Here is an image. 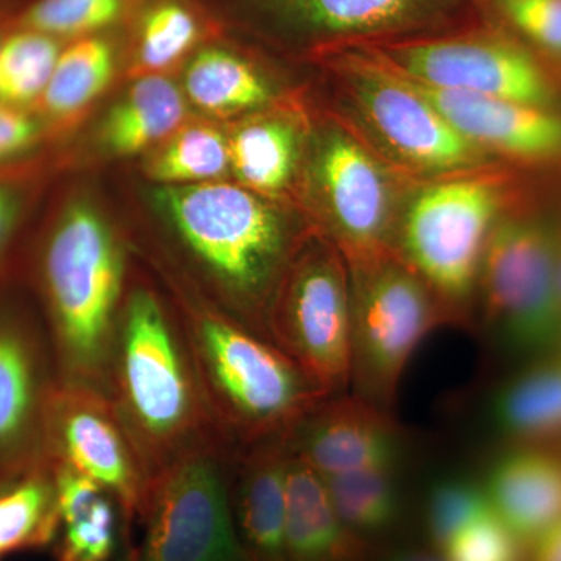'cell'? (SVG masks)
I'll return each mask as SVG.
<instances>
[{
  "label": "cell",
  "mask_w": 561,
  "mask_h": 561,
  "mask_svg": "<svg viewBox=\"0 0 561 561\" xmlns=\"http://www.w3.org/2000/svg\"><path fill=\"white\" fill-rule=\"evenodd\" d=\"M153 202L198 295L271 341L273 300L306 232L272 198L242 184L158 186Z\"/></svg>",
  "instance_id": "obj_1"
},
{
  "label": "cell",
  "mask_w": 561,
  "mask_h": 561,
  "mask_svg": "<svg viewBox=\"0 0 561 561\" xmlns=\"http://www.w3.org/2000/svg\"><path fill=\"white\" fill-rule=\"evenodd\" d=\"M103 394L151 478L194 449L231 445L210 413L175 306L149 280L130 276L106 357Z\"/></svg>",
  "instance_id": "obj_2"
},
{
  "label": "cell",
  "mask_w": 561,
  "mask_h": 561,
  "mask_svg": "<svg viewBox=\"0 0 561 561\" xmlns=\"http://www.w3.org/2000/svg\"><path fill=\"white\" fill-rule=\"evenodd\" d=\"M32 273L60 383L103 393L131 276L127 247L94 206L73 202L41 241Z\"/></svg>",
  "instance_id": "obj_3"
},
{
  "label": "cell",
  "mask_w": 561,
  "mask_h": 561,
  "mask_svg": "<svg viewBox=\"0 0 561 561\" xmlns=\"http://www.w3.org/2000/svg\"><path fill=\"white\" fill-rule=\"evenodd\" d=\"M173 306L214 421L236 448L286 437L331 397L275 343L202 295L181 289Z\"/></svg>",
  "instance_id": "obj_4"
},
{
  "label": "cell",
  "mask_w": 561,
  "mask_h": 561,
  "mask_svg": "<svg viewBox=\"0 0 561 561\" xmlns=\"http://www.w3.org/2000/svg\"><path fill=\"white\" fill-rule=\"evenodd\" d=\"M482 171L424 180L405 195L393 249L434 291L449 323L468 327L490 232L501 219V181Z\"/></svg>",
  "instance_id": "obj_5"
},
{
  "label": "cell",
  "mask_w": 561,
  "mask_h": 561,
  "mask_svg": "<svg viewBox=\"0 0 561 561\" xmlns=\"http://www.w3.org/2000/svg\"><path fill=\"white\" fill-rule=\"evenodd\" d=\"M350 278L351 393L393 412L398 387L420 343L448 316L398 251L345 256Z\"/></svg>",
  "instance_id": "obj_6"
},
{
  "label": "cell",
  "mask_w": 561,
  "mask_h": 561,
  "mask_svg": "<svg viewBox=\"0 0 561 561\" xmlns=\"http://www.w3.org/2000/svg\"><path fill=\"white\" fill-rule=\"evenodd\" d=\"M301 169L319 231L343 256L393 249L405 175L350 122H321L306 142Z\"/></svg>",
  "instance_id": "obj_7"
},
{
  "label": "cell",
  "mask_w": 561,
  "mask_h": 561,
  "mask_svg": "<svg viewBox=\"0 0 561 561\" xmlns=\"http://www.w3.org/2000/svg\"><path fill=\"white\" fill-rule=\"evenodd\" d=\"M327 57L341 76L353 127L405 176L432 180L489 169L493 157L454 130L408 81L353 49Z\"/></svg>",
  "instance_id": "obj_8"
},
{
  "label": "cell",
  "mask_w": 561,
  "mask_h": 561,
  "mask_svg": "<svg viewBox=\"0 0 561 561\" xmlns=\"http://www.w3.org/2000/svg\"><path fill=\"white\" fill-rule=\"evenodd\" d=\"M236 449L214 443L158 472L138 523L142 538L124 561H253L232 513Z\"/></svg>",
  "instance_id": "obj_9"
},
{
  "label": "cell",
  "mask_w": 561,
  "mask_h": 561,
  "mask_svg": "<svg viewBox=\"0 0 561 561\" xmlns=\"http://www.w3.org/2000/svg\"><path fill=\"white\" fill-rule=\"evenodd\" d=\"M268 334L331 397L350 391L348 267L323 232H306L291 256L273 300Z\"/></svg>",
  "instance_id": "obj_10"
},
{
  "label": "cell",
  "mask_w": 561,
  "mask_h": 561,
  "mask_svg": "<svg viewBox=\"0 0 561 561\" xmlns=\"http://www.w3.org/2000/svg\"><path fill=\"white\" fill-rule=\"evenodd\" d=\"M483 321L519 354H545L561 342L556 234L540 221L501 217L483 251L478 283Z\"/></svg>",
  "instance_id": "obj_11"
},
{
  "label": "cell",
  "mask_w": 561,
  "mask_h": 561,
  "mask_svg": "<svg viewBox=\"0 0 561 561\" xmlns=\"http://www.w3.org/2000/svg\"><path fill=\"white\" fill-rule=\"evenodd\" d=\"M481 9L482 0H239L257 31L323 55L460 31L479 24Z\"/></svg>",
  "instance_id": "obj_12"
},
{
  "label": "cell",
  "mask_w": 561,
  "mask_h": 561,
  "mask_svg": "<svg viewBox=\"0 0 561 561\" xmlns=\"http://www.w3.org/2000/svg\"><path fill=\"white\" fill-rule=\"evenodd\" d=\"M424 87L474 92L551 108V81L538 61L481 22L460 31L343 47Z\"/></svg>",
  "instance_id": "obj_13"
},
{
  "label": "cell",
  "mask_w": 561,
  "mask_h": 561,
  "mask_svg": "<svg viewBox=\"0 0 561 561\" xmlns=\"http://www.w3.org/2000/svg\"><path fill=\"white\" fill-rule=\"evenodd\" d=\"M58 387L57 360L39 313L0 300V481L49 463L47 416Z\"/></svg>",
  "instance_id": "obj_14"
},
{
  "label": "cell",
  "mask_w": 561,
  "mask_h": 561,
  "mask_svg": "<svg viewBox=\"0 0 561 561\" xmlns=\"http://www.w3.org/2000/svg\"><path fill=\"white\" fill-rule=\"evenodd\" d=\"M46 457L49 463L88 476L116 497L131 535L153 478L102 391L60 383L47 416Z\"/></svg>",
  "instance_id": "obj_15"
},
{
  "label": "cell",
  "mask_w": 561,
  "mask_h": 561,
  "mask_svg": "<svg viewBox=\"0 0 561 561\" xmlns=\"http://www.w3.org/2000/svg\"><path fill=\"white\" fill-rule=\"evenodd\" d=\"M291 456L323 478L365 470H400L405 437L393 412L346 393L327 398L287 435Z\"/></svg>",
  "instance_id": "obj_16"
},
{
  "label": "cell",
  "mask_w": 561,
  "mask_h": 561,
  "mask_svg": "<svg viewBox=\"0 0 561 561\" xmlns=\"http://www.w3.org/2000/svg\"><path fill=\"white\" fill-rule=\"evenodd\" d=\"M402 80L423 95L454 130L491 157L504 154L529 161L561 158V117L551 110Z\"/></svg>",
  "instance_id": "obj_17"
},
{
  "label": "cell",
  "mask_w": 561,
  "mask_h": 561,
  "mask_svg": "<svg viewBox=\"0 0 561 561\" xmlns=\"http://www.w3.org/2000/svg\"><path fill=\"white\" fill-rule=\"evenodd\" d=\"M286 437L241 446L232 456V513L253 561H287L290 449Z\"/></svg>",
  "instance_id": "obj_18"
},
{
  "label": "cell",
  "mask_w": 561,
  "mask_h": 561,
  "mask_svg": "<svg viewBox=\"0 0 561 561\" xmlns=\"http://www.w3.org/2000/svg\"><path fill=\"white\" fill-rule=\"evenodd\" d=\"M491 511L527 548L561 519V459L519 445L491 465L482 483Z\"/></svg>",
  "instance_id": "obj_19"
},
{
  "label": "cell",
  "mask_w": 561,
  "mask_h": 561,
  "mask_svg": "<svg viewBox=\"0 0 561 561\" xmlns=\"http://www.w3.org/2000/svg\"><path fill=\"white\" fill-rule=\"evenodd\" d=\"M370 546L342 522L323 476L298 457L289 461L287 561H365Z\"/></svg>",
  "instance_id": "obj_20"
},
{
  "label": "cell",
  "mask_w": 561,
  "mask_h": 561,
  "mask_svg": "<svg viewBox=\"0 0 561 561\" xmlns=\"http://www.w3.org/2000/svg\"><path fill=\"white\" fill-rule=\"evenodd\" d=\"M491 427L516 445L535 446L561 437V354L541 357L494 390Z\"/></svg>",
  "instance_id": "obj_21"
},
{
  "label": "cell",
  "mask_w": 561,
  "mask_h": 561,
  "mask_svg": "<svg viewBox=\"0 0 561 561\" xmlns=\"http://www.w3.org/2000/svg\"><path fill=\"white\" fill-rule=\"evenodd\" d=\"M305 131L294 117L265 114L239 125L228 139L231 171L239 184L272 198L294 184L306 150Z\"/></svg>",
  "instance_id": "obj_22"
},
{
  "label": "cell",
  "mask_w": 561,
  "mask_h": 561,
  "mask_svg": "<svg viewBox=\"0 0 561 561\" xmlns=\"http://www.w3.org/2000/svg\"><path fill=\"white\" fill-rule=\"evenodd\" d=\"M184 114L183 95L171 80L142 76L106 114L103 144L117 157H133L169 138Z\"/></svg>",
  "instance_id": "obj_23"
},
{
  "label": "cell",
  "mask_w": 561,
  "mask_h": 561,
  "mask_svg": "<svg viewBox=\"0 0 561 561\" xmlns=\"http://www.w3.org/2000/svg\"><path fill=\"white\" fill-rule=\"evenodd\" d=\"M184 90L195 106L216 116L264 108L275 98L267 76L249 58L224 46L203 47L192 55Z\"/></svg>",
  "instance_id": "obj_24"
},
{
  "label": "cell",
  "mask_w": 561,
  "mask_h": 561,
  "mask_svg": "<svg viewBox=\"0 0 561 561\" xmlns=\"http://www.w3.org/2000/svg\"><path fill=\"white\" fill-rule=\"evenodd\" d=\"M60 534L50 463L0 483V553L39 551Z\"/></svg>",
  "instance_id": "obj_25"
},
{
  "label": "cell",
  "mask_w": 561,
  "mask_h": 561,
  "mask_svg": "<svg viewBox=\"0 0 561 561\" xmlns=\"http://www.w3.org/2000/svg\"><path fill=\"white\" fill-rule=\"evenodd\" d=\"M114 70L113 44L102 36H83L61 50L39 101L51 117L73 116L106 90Z\"/></svg>",
  "instance_id": "obj_26"
},
{
  "label": "cell",
  "mask_w": 561,
  "mask_h": 561,
  "mask_svg": "<svg viewBox=\"0 0 561 561\" xmlns=\"http://www.w3.org/2000/svg\"><path fill=\"white\" fill-rule=\"evenodd\" d=\"M398 471L365 470L323 478L342 522L365 541L389 534L400 523Z\"/></svg>",
  "instance_id": "obj_27"
},
{
  "label": "cell",
  "mask_w": 561,
  "mask_h": 561,
  "mask_svg": "<svg viewBox=\"0 0 561 561\" xmlns=\"http://www.w3.org/2000/svg\"><path fill=\"white\" fill-rule=\"evenodd\" d=\"M228 171H231L230 144L210 127H190L175 133L147 165V175L160 186L208 183L220 180Z\"/></svg>",
  "instance_id": "obj_28"
},
{
  "label": "cell",
  "mask_w": 561,
  "mask_h": 561,
  "mask_svg": "<svg viewBox=\"0 0 561 561\" xmlns=\"http://www.w3.org/2000/svg\"><path fill=\"white\" fill-rule=\"evenodd\" d=\"M197 14L181 0H157L144 10L136 31L135 68L154 76L186 57L201 39Z\"/></svg>",
  "instance_id": "obj_29"
},
{
  "label": "cell",
  "mask_w": 561,
  "mask_h": 561,
  "mask_svg": "<svg viewBox=\"0 0 561 561\" xmlns=\"http://www.w3.org/2000/svg\"><path fill=\"white\" fill-rule=\"evenodd\" d=\"M55 542V561H113L121 545L127 551L133 548L119 502L110 493L79 511L62 513Z\"/></svg>",
  "instance_id": "obj_30"
},
{
  "label": "cell",
  "mask_w": 561,
  "mask_h": 561,
  "mask_svg": "<svg viewBox=\"0 0 561 561\" xmlns=\"http://www.w3.org/2000/svg\"><path fill=\"white\" fill-rule=\"evenodd\" d=\"M60 41L21 28L0 44V103L31 105L46 91L61 54Z\"/></svg>",
  "instance_id": "obj_31"
},
{
  "label": "cell",
  "mask_w": 561,
  "mask_h": 561,
  "mask_svg": "<svg viewBox=\"0 0 561 561\" xmlns=\"http://www.w3.org/2000/svg\"><path fill=\"white\" fill-rule=\"evenodd\" d=\"M491 512L482 483L445 478L432 483L424 501V526L435 551L442 553L472 523Z\"/></svg>",
  "instance_id": "obj_32"
},
{
  "label": "cell",
  "mask_w": 561,
  "mask_h": 561,
  "mask_svg": "<svg viewBox=\"0 0 561 561\" xmlns=\"http://www.w3.org/2000/svg\"><path fill=\"white\" fill-rule=\"evenodd\" d=\"M128 0H35L21 18V27L54 38L98 35L119 21Z\"/></svg>",
  "instance_id": "obj_33"
},
{
  "label": "cell",
  "mask_w": 561,
  "mask_h": 561,
  "mask_svg": "<svg viewBox=\"0 0 561 561\" xmlns=\"http://www.w3.org/2000/svg\"><path fill=\"white\" fill-rule=\"evenodd\" d=\"M440 557L446 561H526V546L491 511L461 530Z\"/></svg>",
  "instance_id": "obj_34"
},
{
  "label": "cell",
  "mask_w": 561,
  "mask_h": 561,
  "mask_svg": "<svg viewBox=\"0 0 561 561\" xmlns=\"http://www.w3.org/2000/svg\"><path fill=\"white\" fill-rule=\"evenodd\" d=\"M530 43L561 57V0H482Z\"/></svg>",
  "instance_id": "obj_35"
},
{
  "label": "cell",
  "mask_w": 561,
  "mask_h": 561,
  "mask_svg": "<svg viewBox=\"0 0 561 561\" xmlns=\"http://www.w3.org/2000/svg\"><path fill=\"white\" fill-rule=\"evenodd\" d=\"M38 124L16 106L0 103V161L18 157L38 139Z\"/></svg>",
  "instance_id": "obj_36"
},
{
  "label": "cell",
  "mask_w": 561,
  "mask_h": 561,
  "mask_svg": "<svg viewBox=\"0 0 561 561\" xmlns=\"http://www.w3.org/2000/svg\"><path fill=\"white\" fill-rule=\"evenodd\" d=\"M526 556V561H561V519L531 542Z\"/></svg>",
  "instance_id": "obj_37"
},
{
  "label": "cell",
  "mask_w": 561,
  "mask_h": 561,
  "mask_svg": "<svg viewBox=\"0 0 561 561\" xmlns=\"http://www.w3.org/2000/svg\"><path fill=\"white\" fill-rule=\"evenodd\" d=\"M18 220V203L13 192L0 186V260L5 256L10 242L13 241Z\"/></svg>",
  "instance_id": "obj_38"
},
{
  "label": "cell",
  "mask_w": 561,
  "mask_h": 561,
  "mask_svg": "<svg viewBox=\"0 0 561 561\" xmlns=\"http://www.w3.org/2000/svg\"><path fill=\"white\" fill-rule=\"evenodd\" d=\"M382 561H446L440 556H432V553L420 551H397L391 552L389 556L383 557Z\"/></svg>",
  "instance_id": "obj_39"
},
{
  "label": "cell",
  "mask_w": 561,
  "mask_h": 561,
  "mask_svg": "<svg viewBox=\"0 0 561 561\" xmlns=\"http://www.w3.org/2000/svg\"><path fill=\"white\" fill-rule=\"evenodd\" d=\"M556 267H557V283H559V290L561 297V234L556 236Z\"/></svg>",
  "instance_id": "obj_40"
},
{
  "label": "cell",
  "mask_w": 561,
  "mask_h": 561,
  "mask_svg": "<svg viewBox=\"0 0 561 561\" xmlns=\"http://www.w3.org/2000/svg\"><path fill=\"white\" fill-rule=\"evenodd\" d=\"M0 559H2V553H0Z\"/></svg>",
  "instance_id": "obj_41"
},
{
  "label": "cell",
  "mask_w": 561,
  "mask_h": 561,
  "mask_svg": "<svg viewBox=\"0 0 561 561\" xmlns=\"http://www.w3.org/2000/svg\"><path fill=\"white\" fill-rule=\"evenodd\" d=\"M9 481H10V479H9ZM2 482H5V481H0V483H2Z\"/></svg>",
  "instance_id": "obj_42"
},
{
  "label": "cell",
  "mask_w": 561,
  "mask_h": 561,
  "mask_svg": "<svg viewBox=\"0 0 561 561\" xmlns=\"http://www.w3.org/2000/svg\"><path fill=\"white\" fill-rule=\"evenodd\" d=\"M0 44H2V41H0Z\"/></svg>",
  "instance_id": "obj_43"
}]
</instances>
